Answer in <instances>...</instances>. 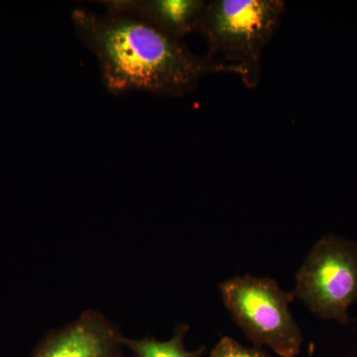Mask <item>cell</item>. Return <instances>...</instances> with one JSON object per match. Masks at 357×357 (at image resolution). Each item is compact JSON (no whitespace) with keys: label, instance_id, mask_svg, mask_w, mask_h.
<instances>
[{"label":"cell","instance_id":"6da1fadb","mask_svg":"<svg viewBox=\"0 0 357 357\" xmlns=\"http://www.w3.org/2000/svg\"><path fill=\"white\" fill-rule=\"evenodd\" d=\"M82 43L96 56L103 84L112 95L150 93L181 98L211 74L238 70L192 53L149 23L119 13L77 8L70 14Z\"/></svg>","mask_w":357,"mask_h":357},{"label":"cell","instance_id":"7a4b0ae2","mask_svg":"<svg viewBox=\"0 0 357 357\" xmlns=\"http://www.w3.org/2000/svg\"><path fill=\"white\" fill-rule=\"evenodd\" d=\"M282 0H211L206 2L198 32L208 57L238 70L246 88L261 79L263 52L281 24Z\"/></svg>","mask_w":357,"mask_h":357},{"label":"cell","instance_id":"3957f363","mask_svg":"<svg viewBox=\"0 0 357 357\" xmlns=\"http://www.w3.org/2000/svg\"><path fill=\"white\" fill-rule=\"evenodd\" d=\"M220 290L232 319L253 344L282 357L299 354L303 335L290 311L294 293L284 291L274 279L250 275L223 282Z\"/></svg>","mask_w":357,"mask_h":357},{"label":"cell","instance_id":"277c9868","mask_svg":"<svg viewBox=\"0 0 357 357\" xmlns=\"http://www.w3.org/2000/svg\"><path fill=\"white\" fill-rule=\"evenodd\" d=\"M293 293L319 318L349 323V309L357 302V243L321 237L298 271Z\"/></svg>","mask_w":357,"mask_h":357},{"label":"cell","instance_id":"5b68a950","mask_svg":"<svg viewBox=\"0 0 357 357\" xmlns=\"http://www.w3.org/2000/svg\"><path fill=\"white\" fill-rule=\"evenodd\" d=\"M121 335L100 312L86 311L51 333L34 357H119Z\"/></svg>","mask_w":357,"mask_h":357},{"label":"cell","instance_id":"8992f818","mask_svg":"<svg viewBox=\"0 0 357 357\" xmlns=\"http://www.w3.org/2000/svg\"><path fill=\"white\" fill-rule=\"evenodd\" d=\"M98 3L105 13L139 18L178 40L198 32L206 6L204 0H107Z\"/></svg>","mask_w":357,"mask_h":357},{"label":"cell","instance_id":"52a82bcc","mask_svg":"<svg viewBox=\"0 0 357 357\" xmlns=\"http://www.w3.org/2000/svg\"><path fill=\"white\" fill-rule=\"evenodd\" d=\"M189 326H180L170 340L160 342L154 338L130 340L121 337V344L128 347L136 357H203L204 347L194 351H188L184 345Z\"/></svg>","mask_w":357,"mask_h":357},{"label":"cell","instance_id":"ba28073f","mask_svg":"<svg viewBox=\"0 0 357 357\" xmlns=\"http://www.w3.org/2000/svg\"><path fill=\"white\" fill-rule=\"evenodd\" d=\"M211 357H271L259 347L248 349L234 338L223 337L211 352Z\"/></svg>","mask_w":357,"mask_h":357},{"label":"cell","instance_id":"9c48e42d","mask_svg":"<svg viewBox=\"0 0 357 357\" xmlns=\"http://www.w3.org/2000/svg\"><path fill=\"white\" fill-rule=\"evenodd\" d=\"M314 344H311L309 345V347H307V357H314Z\"/></svg>","mask_w":357,"mask_h":357}]
</instances>
